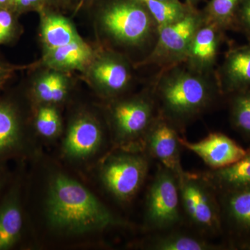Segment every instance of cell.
<instances>
[{"instance_id":"obj_32","label":"cell","mask_w":250,"mask_h":250,"mask_svg":"<svg viewBox=\"0 0 250 250\" xmlns=\"http://www.w3.org/2000/svg\"><path fill=\"white\" fill-rule=\"evenodd\" d=\"M0 9L12 10L16 12L14 0H0Z\"/></svg>"},{"instance_id":"obj_35","label":"cell","mask_w":250,"mask_h":250,"mask_svg":"<svg viewBox=\"0 0 250 250\" xmlns=\"http://www.w3.org/2000/svg\"><path fill=\"white\" fill-rule=\"evenodd\" d=\"M188 1H192V0H188Z\"/></svg>"},{"instance_id":"obj_13","label":"cell","mask_w":250,"mask_h":250,"mask_svg":"<svg viewBox=\"0 0 250 250\" xmlns=\"http://www.w3.org/2000/svg\"><path fill=\"white\" fill-rule=\"evenodd\" d=\"M103 141L100 125L93 118L81 116L69 127L63 142V150L72 158H84L98 150Z\"/></svg>"},{"instance_id":"obj_1","label":"cell","mask_w":250,"mask_h":250,"mask_svg":"<svg viewBox=\"0 0 250 250\" xmlns=\"http://www.w3.org/2000/svg\"><path fill=\"white\" fill-rule=\"evenodd\" d=\"M46 206L49 225L62 232H91L119 223L89 190L65 174L51 180Z\"/></svg>"},{"instance_id":"obj_2","label":"cell","mask_w":250,"mask_h":250,"mask_svg":"<svg viewBox=\"0 0 250 250\" xmlns=\"http://www.w3.org/2000/svg\"><path fill=\"white\" fill-rule=\"evenodd\" d=\"M159 97L164 111L169 116L184 121L200 113L208 104L212 90L203 77L178 70L162 80Z\"/></svg>"},{"instance_id":"obj_25","label":"cell","mask_w":250,"mask_h":250,"mask_svg":"<svg viewBox=\"0 0 250 250\" xmlns=\"http://www.w3.org/2000/svg\"><path fill=\"white\" fill-rule=\"evenodd\" d=\"M232 118L236 127L250 136V89L239 92L235 98Z\"/></svg>"},{"instance_id":"obj_16","label":"cell","mask_w":250,"mask_h":250,"mask_svg":"<svg viewBox=\"0 0 250 250\" xmlns=\"http://www.w3.org/2000/svg\"><path fill=\"white\" fill-rule=\"evenodd\" d=\"M220 34L218 26L214 23L202 25L192 39L187 58L195 70L209 68L218 53Z\"/></svg>"},{"instance_id":"obj_17","label":"cell","mask_w":250,"mask_h":250,"mask_svg":"<svg viewBox=\"0 0 250 250\" xmlns=\"http://www.w3.org/2000/svg\"><path fill=\"white\" fill-rule=\"evenodd\" d=\"M222 82L225 90L241 92L250 89V45L229 53L222 68Z\"/></svg>"},{"instance_id":"obj_14","label":"cell","mask_w":250,"mask_h":250,"mask_svg":"<svg viewBox=\"0 0 250 250\" xmlns=\"http://www.w3.org/2000/svg\"><path fill=\"white\" fill-rule=\"evenodd\" d=\"M24 139L22 119L17 106L9 100H0V164L22 152Z\"/></svg>"},{"instance_id":"obj_27","label":"cell","mask_w":250,"mask_h":250,"mask_svg":"<svg viewBox=\"0 0 250 250\" xmlns=\"http://www.w3.org/2000/svg\"><path fill=\"white\" fill-rule=\"evenodd\" d=\"M18 15L12 10L0 9V45L10 43L19 34Z\"/></svg>"},{"instance_id":"obj_30","label":"cell","mask_w":250,"mask_h":250,"mask_svg":"<svg viewBox=\"0 0 250 250\" xmlns=\"http://www.w3.org/2000/svg\"><path fill=\"white\" fill-rule=\"evenodd\" d=\"M240 6V18L242 24L250 34V0H242Z\"/></svg>"},{"instance_id":"obj_9","label":"cell","mask_w":250,"mask_h":250,"mask_svg":"<svg viewBox=\"0 0 250 250\" xmlns=\"http://www.w3.org/2000/svg\"><path fill=\"white\" fill-rule=\"evenodd\" d=\"M19 177L10 181L0 199V250L14 249L22 238L24 210Z\"/></svg>"},{"instance_id":"obj_11","label":"cell","mask_w":250,"mask_h":250,"mask_svg":"<svg viewBox=\"0 0 250 250\" xmlns=\"http://www.w3.org/2000/svg\"><path fill=\"white\" fill-rule=\"evenodd\" d=\"M175 130L167 122L158 121L151 125L146 134L149 153L166 168L178 174L183 170L180 163V143Z\"/></svg>"},{"instance_id":"obj_26","label":"cell","mask_w":250,"mask_h":250,"mask_svg":"<svg viewBox=\"0 0 250 250\" xmlns=\"http://www.w3.org/2000/svg\"><path fill=\"white\" fill-rule=\"evenodd\" d=\"M242 0H212L208 13L211 23L224 26L229 24Z\"/></svg>"},{"instance_id":"obj_8","label":"cell","mask_w":250,"mask_h":250,"mask_svg":"<svg viewBox=\"0 0 250 250\" xmlns=\"http://www.w3.org/2000/svg\"><path fill=\"white\" fill-rule=\"evenodd\" d=\"M182 147L198 156L212 170L232 165L246 155L248 151L233 140L220 133H211L197 142L179 138Z\"/></svg>"},{"instance_id":"obj_5","label":"cell","mask_w":250,"mask_h":250,"mask_svg":"<svg viewBox=\"0 0 250 250\" xmlns=\"http://www.w3.org/2000/svg\"><path fill=\"white\" fill-rule=\"evenodd\" d=\"M180 205L177 174L162 165L159 166L148 191V223L156 229L172 228L180 221Z\"/></svg>"},{"instance_id":"obj_23","label":"cell","mask_w":250,"mask_h":250,"mask_svg":"<svg viewBox=\"0 0 250 250\" xmlns=\"http://www.w3.org/2000/svg\"><path fill=\"white\" fill-rule=\"evenodd\" d=\"M145 3L158 29L177 22L188 14L184 6L177 0H147Z\"/></svg>"},{"instance_id":"obj_19","label":"cell","mask_w":250,"mask_h":250,"mask_svg":"<svg viewBox=\"0 0 250 250\" xmlns=\"http://www.w3.org/2000/svg\"><path fill=\"white\" fill-rule=\"evenodd\" d=\"M41 37L45 51L67 45L81 39L73 24L66 18L54 14L42 15Z\"/></svg>"},{"instance_id":"obj_4","label":"cell","mask_w":250,"mask_h":250,"mask_svg":"<svg viewBox=\"0 0 250 250\" xmlns=\"http://www.w3.org/2000/svg\"><path fill=\"white\" fill-rule=\"evenodd\" d=\"M181 205L195 226L208 233L218 232L220 213L212 187L203 176L181 171L177 174Z\"/></svg>"},{"instance_id":"obj_18","label":"cell","mask_w":250,"mask_h":250,"mask_svg":"<svg viewBox=\"0 0 250 250\" xmlns=\"http://www.w3.org/2000/svg\"><path fill=\"white\" fill-rule=\"evenodd\" d=\"M203 177L212 188L228 192L250 187V151L232 165L212 170Z\"/></svg>"},{"instance_id":"obj_28","label":"cell","mask_w":250,"mask_h":250,"mask_svg":"<svg viewBox=\"0 0 250 250\" xmlns=\"http://www.w3.org/2000/svg\"><path fill=\"white\" fill-rule=\"evenodd\" d=\"M48 0H14L15 11L18 14L30 11H43Z\"/></svg>"},{"instance_id":"obj_7","label":"cell","mask_w":250,"mask_h":250,"mask_svg":"<svg viewBox=\"0 0 250 250\" xmlns=\"http://www.w3.org/2000/svg\"><path fill=\"white\" fill-rule=\"evenodd\" d=\"M202 26L200 16L188 13L177 22L159 28V39L151 57L166 62L187 58L192 39Z\"/></svg>"},{"instance_id":"obj_12","label":"cell","mask_w":250,"mask_h":250,"mask_svg":"<svg viewBox=\"0 0 250 250\" xmlns=\"http://www.w3.org/2000/svg\"><path fill=\"white\" fill-rule=\"evenodd\" d=\"M88 68L94 84L106 95H116L127 87L131 80L129 65L121 57L105 54L93 60Z\"/></svg>"},{"instance_id":"obj_21","label":"cell","mask_w":250,"mask_h":250,"mask_svg":"<svg viewBox=\"0 0 250 250\" xmlns=\"http://www.w3.org/2000/svg\"><path fill=\"white\" fill-rule=\"evenodd\" d=\"M156 250H209L216 246L205 240L181 233H171L157 237L150 246Z\"/></svg>"},{"instance_id":"obj_6","label":"cell","mask_w":250,"mask_h":250,"mask_svg":"<svg viewBox=\"0 0 250 250\" xmlns=\"http://www.w3.org/2000/svg\"><path fill=\"white\" fill-rule=\"evenodd\" d=\"M148 170L144 156L134 154H118L108 158L102 170V179L109 191L121 200H128L136 195Z\"/></svg>"},{"instance_id":"obj_29","label":"cell","mask_w":250,"mask_h":250,"mask_svg":"<svg viewBox=\"0 0 250 250\" xmlns=\"http://www.w3.org/2000/svg\"><path fill=\"white\" fill-rule=\"evenodd\" d=\"M22 68H23L22 66L6 63L0 59V90L2 88L8 80L13 76L15 72Z\"/></svg>"},{"instance_id":"obj_24","label":"cell","mask_w":250,"mask_h":250,"mask_svg":"<svg viewBox=\"0 0 250 250\" xmlns=\"http://www.w3.org/2000/svg\"><path fill=\"white\" fill-rule=\"evenodd\" d=\"M36 130L41 136L52 138L57 136L62 127V122L57 110L51 104L39 108L35 120Z\"/></svg>"},{"instance_id":"obj_15","label":"cell","mask_w":250,"mask_h":250,"mask_svg":"<svg viewBox=\"0 0 250 250\" xmlns=\"http://www.w3.org/2000/svg\"><path fill=\"white\" fill-rule=\"evenodd\" d=\"M94 54L89 45L83 39L70 42L44 52V65L57 71L82 70L89 66Z\"/></svg>"},{"instance_id":"obj_10","label":"cell","mask_w":250,"mask_h":250,"mask_svg":"<svg viewBox=\"0 0 250 250\" xmlns=\"http://www.w3.org/2000/svg\"><path fill=\"white\" fill-rule=\"evenodd\" d=\"M113 120L118 139L129 141L147 134L152 123V104L143 99H134L117 104Z\"/></svg>"},{"instance_id":"obj_31","label":"cell","mask_w":250,"mask_h":250,"mask_svg":"<svg viewBox=\"0 0 250 250\" xmlns=\"http://www.w3.org/2000/svg\"><path fill=\"white\" fill-rule=\"evenodd\" d=\"M9 174L5 170L4 167L1 164H0V199L4 195L6 188L9 185L10 182Z\"/></svg>"},{"instance_id":"obj_20","label":"cell","mask_w":250,"mask_h":250,"mask_svg":"<svg viewBox=\"0 0 250 250\" xmlns=\"http://www.w3.org/2000/svg\"><path fill=\"white\" fill-rule=\"evenodd\" d=\"M69 83L63 72L52 70L45 72L34 82V96L45 104L62 103L68 93Z\"/></svg>"},{"instance_id":"obj_33","label":"cell","mask_w":250,"mask_h":250,"mask_svg":"<svg viewBox=\"0 0 250 250\" xmlns=\"http://www.w3.org/2000/svg\"><path fill=\"white\" fill-rule=\"evenodd\" d=\"M159 1H177V0H159Z\"/></svg>"},{"instance_id":"obj_22","label":"cell","mask_w":250,"mask_h":250,"mask_svg":"<svg viewBox=\"0 0 250 250\" xmlns=\"http://www.w3.org/2000/svg\"><path fill=\"white\" fill-rule=\"evenodd\" d=\"M225 206L233 223L240 228L250 229V187L229 192Z\"/></svg>"},{"instance_id":"obj_36","label":"cell","mask_w":250,"mask_h":250,"mask_svg":"<svg viewBox=\"0 0 250 250\" xmlns=\"http://www.w3.org/2000/svg\"></svg>"},{"instance_id":"obj_3","label":"cell","mask_w":250,"mask_h":250,"mask_svg":"<svg viewBox=\"0 0 250 250\" xmlns=\"http://www.w3.org/2000/svg\"><path fill=\"white\" fill-rule=\"evenodd\" d=\"M104 30L117 43L139 46L152 35L154 19L142 4L118 0L107 5L100 16Z\"/></svg>"},{"instance_id":"obj_34","label":"cell","mask_w":250,"mask_h":250,"mask_svg":"<svg viewBox=\"0 0 250 250\" xmlns=\"http://www.w3.org/2000/svg\"><path fill=\"white\" fill-rule=\"evenodd\" d=\"M140 1H143V2H146L147 0H139Z\"/></svg>"}]
</instances>
